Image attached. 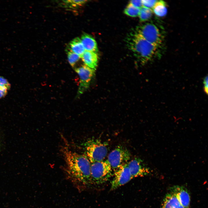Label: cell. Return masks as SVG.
Listing matches in <instances>:
<instances>
[{
	"mask_svg": "<svg viewBox=\"0 0 208 208\" xmlns=\"http://www.w3.org/2000/svg\"><path fill=\"white\" fill-rule=\"evenodd\" d=\"M61 150L67 177L79 190L91 185V163L87 156L72 150L66 146H62Z\"/></svg>",
	"mask_w": 208,
	"mask_h": 208,
	"instance_id": "cell-1",
	"label": "cell"
},
{
	"mask_svg": "<svg viewBox=\"0 0 208 208\" xmlns=\"http://www.w3.org/2000/svg\"><path fill=\"white\" fill-rule=\"evenodd\" d=\"M126 42L128 49L142 64L158 55L159 48L150 43L134 31L128 35Z\"/></svg>",
	"mask_w": 208,
	"mask_h": 208,
	"instance_id": "cell-2",
	"label": "cell"
},
{
	"mask_svg": "<svg viewBox=\"0 0 208 208\" xmlns=\"http://www.w3.org/2000/svg\"><path fill=\"white\" fill-rule=\"evenodd\" d=\"M85 148L86 155L90 162L104 160L108 153L107 143L99 139L88 140L85 143Z\"/></svg>",
	"mask_w": 208,
	"mask_h": 208,
	"instance_id": "cell-3",
	"label": "cell"
},
{
	"mask_svg": "<svg viewBox=\"0 0 208 208\" xmlns=\"http://www.w3.org/2000/svg\"><path fill=\"white\" fill-rule=\"evenodd\" d=\"M90 163L92 185L103 183L108 180L113 175V170L107 160Z\"/></svg>",
	"mask_w": 208,
	"mask_h": 208,
	"instance_id": "cell-4",
	"label": "cell"
},
{
	"mask_svg": "<svg viewBox=\"0 0 208 208\" xmlns=\"http://www.w3.org/2000/svg\"><path fill=\"white\" fill-rule=\"evenodd\" d=\"M134 31L154 46L159 48L161 46L164 37L154 23L148 22L138 26Z\"/></svg>",
	"mask_w": 208,
	"mask_h": 208,
	"instance_id": "cell-5",
	"label": "cell"
},
{
	"mask_svg": "<svg viewBox=\"0 0 208 208\" xmlns=\"http://www.w3.org/2000/svg\"><path fill=\"white\" fill-rule=\"evenodd\" d=\"M131 154L125 146L118 145L109 154L107 160L113 171L121 166L127 163L129 161Z\"/></svg>",
	"mask_w": 208,
	"mask_h": 208,
	"instance_id": "cell-6",
	"label": "cell"
},
{
	"mask_svg": "<svg viewBox=\"0 0 208 208\" xmlns=\"http://www.w3.org/2000/svg\"><path fill=\"white\" fill-rule=\"evenodd\" d=\"M79 76V83L77 96L82 94L89 88L90 82L94 76L95 70L85 65L75 69Z\"/></svg>",
	"mask_w": 208,
	"mask_h": 208,
	"instance_id": "cell-7",
	"label": "cell"
},
{
	"mask_svg": "<svg viewBox=\"0 0 208 208\" xmlns=\"http://www.w3.org/2000/svg\"><path fill=\"white\" fill-rule=\"evenodd\" d=\"M128 162L121 166L113 171L114 177L111 183V190L116 189L133 179L128 167Z\"/></svg>",
	"mask_w": 208,
	"mask_h": 208,
	"instance_id": "cell-8",
	"label": "cell"
},
{
	"mask_svg": "<svg viewBox=\"0 0 208 208\" xmlns=\"http://www.w3.org/2000/svg\"><path fill=\"white\" fill-rule=\"evenodd\" d=\"M128 166L133 178L144 177L150 173V169L139 158H135L129 161L128 162Z\"/></svg>",
	"mask_w": 208,
	"mask_h": 208,
	"instance_id": "cell-9",
	"label": "cell"
},
{
	"mask_svg": "<svg viewBox=\"0 0 208 208\" xmlns=\"http://www.w3.org/2000/svg\"><path fill=\"white\" fill-rule=\"evenodd\" d=\"M171 191L176 195L181 205L184 208H189L190 197L185 187L179 185L174 186L171 188Z\"/></svg>",
	"mask_w": 208,
	"mask_h": 208,
	"instance_id": "cell-10",
	"label": "cell"
},
{
	"mask_svg": "<svg viewBox=\"0 0 208 208\" xmlns=\"http://www.w3.org/2000/svg\"><path fill=\"white\" fill-rule=\"evenodd\" d=\"M81 58L85 65L92 69H96L98 61V56L96 53L85 51Z\"/></svg>",
	"mask_w": 208,
	"mask_h": 208,
	"instance_id": "cell-11",
	"label": "cell"
},
{
	"mask_svg": "<svg viewBox=\"0 0 208 208\" xmlns=\"http://www.w3.org/2000/svg\"><path fill=\"white\" fill-rule=\"evenodd\" d=\"M85 51L97 53L98 51L97 44L94 38L87 34H83L80 38Z\"/></svg>",
	"mask_w": 208,
	"mask_h": 208,
	"instance_id": "cell-12",
	"label": "cell"
},
{
	"mask_svg": "<svg viewBox=\"0 0 208 208\" xmlns=\"http://www.w3.org/2000/svg\"><path fill=\"white\" fill-rule=\"evenodd\" d=\"M181 205L176 195L171 192L166 195L161 208H176Z\"/></svg>",
	"mask_w": 208,
	"mask_h": 208,
	"instance_id": "cell-13",
	"label": "cell"
},
{
	"mask_svg": "<svg viewBox=\"0 0 208 208\" xmlns=\"http://www.w3.org/2000/svg\"><path fill=\"white\" fill-rule=\"evenodd\" d=\"M68 50L79 55L81 57L85 50L80 38L77 37L72 40L69 44Z\"/></svg>",
	"mask_w": 208,
	"mask_h": 208,
	"instance_id": "cell-14",
	"label": "cell"
},
{
	"mask_svg": "<svg viewBox=\"0 0 208 208\" xmlns=\"http://www.w3.org/2000/svg\"><path fill=\"white\" fill-rule=\"evenodd\" d=\"M152 11L157 16L162 17L165 16L167 12L166 3L163 1H157Z\"/></svg>",
	"mask_w": 208,
	"mask_h": 208,
	"instance_id": "cell-15",
	"label": "cell"
},
{
	"mask_svg": "<svg viewBox=\"0 0 208 208\" xmlns=\"http://www.w3.org/2000/svg\"><path fill=\"white\" fill-rule=\"evenodd\" d=\"M87 1L86 0H64L61 2L60 5L65 8L75 9L82 6Z\"/></svg>",
	"mask_w": 208,
	"mask_h": 208,
	"instance_id": "cell-16",
	"label": "cell"
},
{
	"mask_svg": "<svg viewBox=\"0 0 208 208\" xmlns=\"http://www.w3.org/2000/svg\"><path fill=\"white\" fill-rule=\"evenodd\" d=\"M10 86V84L6 79L0 76V99L7 94Z\"/></svg>",
	"mask_w": 208,
	"mask_h": 208,
	"instance_id": "cell-17",
	"label": "cell"
},
{
	"mask_svg": "<svg viewBox=\"0 0 208 208\" xmlns=\"http://www.w3.org/2000/svg\"><path fill=\"white\" fill-rule=\"evenodd\" d=\"M152 10L142 6L140 9L139 17L141 21L144 22L148 20L153 14Z\"/></svg>",
	"mask_w": 208,
	"mask_h": 208,
	"instance_id": "cell-18",
	"label": "cell"
},
{
	"mask_svg": "<svg viewBox=\"0 0 208 208\" xmlns=\"http://www.w3.org/2000/svg\"><path fill=\"white\" fill-rule=\"evenodd\" d=\"M140 9L129 3L125 8L124 12L125 14L128 16L135 17L139 16Z\"/></svg>",
	"mask_w": 208,
	"mask_h": 208,
	"instance_id": "cell-19",
	"label": "cell"
},
{
	"mask_svg": "<svg viewBox=\"0 0 208 208\" xmlns=\"http://www.w3.org/2000/svg\"><path fill=\"white\" fill-rule=\"evenodd\" d=\"M67 55L68 61L72 67H74L81 58L79 55L69 50H67Z\"/></svg>",
	"mask_w": 208,
	"mask_h": 208,
	"instance_id": "cell-20",
	"label": "cell"
},
{
	"mask_svg": "<svg viewBox=\"0 0 208 208\" xmlns=\"http://www.w3.org/2000/svg\"><path fill=\"white\" fill-rule=\"evenodd\" d=\"M157 0H142L143 6L150 9L152 10L155 3Z\"/></svg>",
	"mask_w": 208,
	"mask_h": 208,
	"instance_id": "cell-21",
	"label": "cell"
},
{
	"mask_svg": "<svg viewBox=\"0 0 208 208\" xmlns=\"http://www.w3.org/2000/svg\"><path fill=\"white\" fill-rule=\"evenodd\" d=\"M129 3L139 9L143 6L142 0H131L130 1Z\"/></svg>",
	"mask_w": 208,
	"mask_h": 208,
	"instance_id": "cell-22",
	"label": "cell"
},
{
	"mask_svg": "<svg viewBox=\"0 0 208 208\" xmlns=\"http://www.w3.org/2000/svg\"><path fill=\"white\" fill-rule=\"evenodd\" d=\"M204 90L207 94L208 90V77L207 75L203 79Z\"/></svg>",
	"mask_w": 208,
	"mask_h": 208,
	"instance_id": "cell-23",
	"label": "cell"
},
{
	"mask_svg": "<svg viewBox=\"0 0 208 208\" xmlns=\"http://www.w3.org/2000/svg\"><path fill=\"white\" fill-rule=\"evenodd\" d=\"M176 208H184L182 205H181L180 206L176 207Z\"/></svg>",
	"mask_w": 208,
	"mask_h": 208,
	"instance_id": "cell-24",
	"label": "cell"
}]
</instances>
